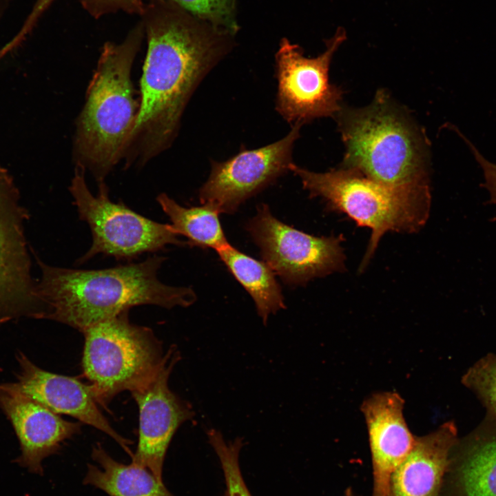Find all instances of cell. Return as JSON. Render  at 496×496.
I'll list each match as a JSON object with an SVG mask.
<instances>
[{"label": "cell", "mask_w": 496, "mask_h": 496, "mask_svg": "<svg viewBox=\"0 0 496 496\" xmlns=\"http://www.w3.org/2000/svg\"><path fill=\"white\" fill-rule=\"evenodd\" d=\"M458 438L453 421L416 437L413 449L391 474L387 496H438Z\"/></svg>", "instance_id": "17"}, {"label": "cell", "mask_w": 496, "mask_h": 496, "mask_svg": "<svg viewBox=\"0 0 496 496\" xmlns=\"http://www.w3.org/2000/svg\"><path fill=\"white\" fill-rule=\"evenodd\" d=\"M27 218L16 189L0 172V324L23 316L41 319L43 313L30 273Z\"/></svg>", "instance_id": "11"}, {"label": "cell", "mask_w": 496, "mask_h": 496, "mask_svg": "<svg viewBox=\"0 0 496 496\" xmlns=\"http://www.w3.org/2000/svg\"><path fill=\"white\" fill-rule=\"evenodd\" d=\"M92 457L99 467L87 465L85 484L94 486L110 496H173L163 481L147 468L132 461L127 465L118 462L100 443L92 447Z\"/></svg>", "instance_id": "18"}, {"label": "cell", "mask_w": 496, "mask_h": 496, "mask_svg": "<svg viewBox=\"0 0 496 496\" xmlns=\"http://www.w3.org/2000/svg\"><path fill=\"white\" fill-rule=\"evenodd\" d=\"M347 39L339 28L326 40V50L315 58H307L302 50L288 39H282L276 54L278 91L276 110L291 124L336 116L341 110L342 90L330 83L329 70L334 53Z\"/></svg>", "instance_id": "8"}, {"label": "cell", "mask_w": 496, "mask_h": 496, "mask_svg": "<svg viewBox=\"0 0 496 496\" xmlns=\"http://www.w3.org/2000/svg\"><path fill=\"white\" fill-rule=\"evenodd\" d=\"M36 258L41 271L37 291L43 306V318L80 331L134 306L172 309L187 307L196 300L191 287L169 286L158 279L166 258L157 254L140 262L103 269L53 267Z\"/></svg>", "instance_id": "2"}, {"label": "cell", "mask_w": 496, "mask_h": 496, "mask_svg": "<svg viewBox=\"0 0 496 496\" xmlns=\"http://www.w3.org/2000/svg\"><path fill=\"white\" fill-rule=\"evenodd\" d=\"M264 261L284 282L303 285L344 266L341 238L317 237L291 227L271 214L266 204L246 225Z\"/></svg>", "instance_id": "9"}, {"label": "cell", "mask_w": 496, "mask_h": 496, "mask_svg": "<svg viewBox=\"0 0 496 496\" xmlns=\"http://www.w3.org/2000/svg\"><path fill=\"white\" fill-rule=\"evenodd\" d=\"M54 1V0H37L21 30L16 37L8 43L11 49L18 45L24 39L25 37L29 34L34 28L41 16Z\"/></svg>", "instance_id": "26"}, {"label": "cell", "mask_w": 496, "mask_h": 496, "mask_svg": "<svg viewBox=\"0 0 496 496\" xmlns=\"http://www.w3.org/2000/svg\"><path fill=\"white\" fill-rule=\"evenodd\" d=\"M338 114L346 147L343 167L393 188L428 189L420 136L384 94L366 107Z\"/></svg>", "instance_id": "4"}, {"label": "cell", "mask_w": 496, "mask_h": 496, "mask_svg": "<svg viewBox=\"0 0 496 496\" xmlns=\"http://www.w3.org/2000/svg\"><path fill=\"white\" fill-rule=\"evenodd\" d=\"M289 171L300 178L311 198H323L329 209L343 212L358 225L371 229L360 270L366 265L384 234L389 231H415L427 218L429 189L393 188L345 167L317 173L293 163Z\"/></svg>", "instance_id": "5"}, {"label": "cell", "mask_w": 496, "mask_h": 496, "mask_svg": "<svg viewBox=\"0 0 496 496\" xmlns=\"http://www.w3.org/2000/svg\"><path fill=\"white\" fill-rule=\"evenodd\" d=\"M141 17L147 49L126 167L144 165L170 146L191 95L231 45L227 31L169 0H147Z\"/></svg>", "instance_id": "1"}, {"label": "cell", "mask_w": 496, "mask_h": 496, "mask_svg": "<svg viewBox=\"0 0 496 496\" xmlns=\"http://www.w3.org/2000/svg\"><path fill=\"white\" fill-rule=\"evenodd\" d=\"M19 370L12 384L21 392L60 415H68L114 439L132 457V442L118 434L100 411L90 384L78 378L46 371L23 353L17 355Z\"/></svg>", "instance_id": "14"}, {"label": "cell", "mask_w": 496, "mask_h": 496, "mask_svg": "<svg viewBox=\"0 0 496 496\" xmlns=\"http://www.w3.org/2000/svg\"><path fill=\"white\" fill-rule=\"evenodd\" d=\"M209 442L214 449L223 471L227 496H252L242 476L238 456L242 440L237 437L234 441L226 442L222 433L210 428L207 431Z\"/></svg>", "instance_id": "21"}, {"label": "cell", "mask_w": 496, "mask_h": 496, "mask_svg": "<svg viewBox=\"0 0 496 496\" xmlns=\"http://www.w3.org/2000/svg\"><path fill=\"white\" fill-rule=\"evenodd\" d=\"M180 359L177 347L170 346L154 376L131 392L139 411L138 441L132 461L147 468L161 481L165 456L174 433L195 415L192 405L168 385Z\"/></svg>", "instance_id": "12"}, {"label": "cell", "mask_w": 496, "mask_h": 496, "mask_svg": "<svg viewBox=\"0 0 496 496\" xmlns=\"http://www.w3.org/2000/svg\"><path fill=\"white\" fill-rule=\"evenodd\" d=\"M1 59V58H0V59Z\"/></svg>", "instance_id": "27"}, {"label": "cell", "mask_w": 496, "mask_h": 496, "mask_svg": "<svg viewBox=\"0 0 496 496\" xmlns=\"http://www.w3.org/2000/svg\"><path fill=\"white\" fill-rule=\"evenodd\" d=\"M464 139L470 147L476 161L483 170L484 183L482 186L485 187L489 192L490 200L488 203L496 204V164L486 160L469 140L466 139L465 137H464Z\"/></svg>", "instance_id": "25"}, {"label": "cell", "mask_w": 496, "mask_h": 496, "mask_svg": "<svg viewBox=\"0 0 496 496\" xmlns=\"http://www.w3.org/2000/svg\"><path fill=\"white\" fill-rule=\"evenodd\" d=\"M192 16L215 28L231 32L236 30L232 0H169Z\"/></svg>", "instance_id": "23"}, {"label": "cell", "mask_w": 496, "mask_h": 496, "mask_svg": "<svg viewBox=\"0 0 496 496\" xmlns=\"http://www.w3.org/2000/svg\"><path fill=\"white\" fill-rule=\"evenodd\" d=\"M442 486L446 496H496V420L485 416L457 439Z\"/></svg>", "instance_id": "16"}, {"label": "cell", "mask_w": 496, "mask_h": 496, "mask_svg": "<svg viewBox=\"0 0 496 496\" xmlns=\"http://www.w3.org/2000/svg\"><path fill=\"white\" fill-rule=\"evenodd\" d=\"M0 408L9 419L21 446L15 462L42 475V461L81 431V422H70L27 396L12 383L0 384Z\"/></svg>", "instance_id": "13"}, {"label": "cell", "mask_w": 496, "mask_h": 496, "mask_svg": "<svg viewBox=\"0 0 496 496\" xmlns=\"http://www.w3.org/2000/svg\"><path fill=\"white\" fill-rule=\"evenodd\" d=\"M147 0H81L83 8L94 18L118 11L142 14Z\"/></svg>", "instance_id": "24"}, {"label": "cell", "mask_w": 496, "mask_h": 496, "mask_svg": "<svg viewBox=\"0 0 496 496\" xmlns=\"http://www.w3.org/2000/svg\"><path fill=\"white\" fill-rule=\"evenodd\" d=\"M85 172L83 168L76 165L69 187L79 218L88 224L92 236L90 249L78 263L98 254L130 260L143 253L158 251L167 245H187L178 238L171 224L147 218L121 200L112 201L104 181L99 183L98 193L94 196L86 184Z\"/></svg>", "instance_id": "7"}, {"label": "cell", "mask_w": 496, "mask_h": 496, "mask_svg": "<svg viewBox=\"0 0 496 496\" xmlns=\"http://www.w3.org/2000/svg\"><path fill=\"white\" fill-rule=\"evenodd\" d=\"M156 200L176 234L187 238L188 245L217 251L229 245L220 222V212L213 206L185 207L166 194H159Z\"/></svg>", "instance_id": "20"}, {"label": "cell", "mask_w": 496, "mask_h": 496, "mask_svg": "<svg viewBox=\"0 0 496 496\" xmlns=\"http://www.w3.org/2000/svg\"><path fill=\"white\" fill-rule=\"evenodd\" d=\"M302 123L293 124L282 139L266 146L247 149L223 161H211L209 176L198 191L201 204L220 213H234L246 200L289 171L292 151Z\"/></svg>", "instance_id": "10"}, {"label": "cell", "mask_w": 496, "mask_h": 496, "mask_svg": "<svg viewBox=\"0 0 496 496\" xmlns=\"http://www.w3.org/2000/svg\"><path fill=\"white\" fill-rule=\"evenodd\" d=\"M145 36L141 21L121 43L103 45L77 119L74 161L98 183L123 158L136 123L139 101L131 71Z\"/></svg>", "instance_id": "3"}, {"label": "cell", "mask_w": 496, "mask_h": 496, "mask_svg": "<svg viewBox=\"0 0 496 496\" xmlns=\"http://www.w3.org/2000/svg\"><path fill=\"white\" fill-rule=\"evenodd\" d=\"M404 404L393 391L373 393L362 404L373 462V496H387L391 474L415 445L416 436L404 417Z\"/></svg>", "instance_id": "15"}, {"label": "cell", "mask_w": 496, "mask_h": 496, "mask_svg": "<svg viewBox=\"0 0 496 496\" xmlns=\"http://www.w3.org/2000/svg\"><path fill=\"white\" fill-rule=\"evenodd\" d=\"M216 251L229 271L252 298L265 324L271 314L286 308L276 273L265 261L258 260L230 244Z\"/></svg>", "instance_id": "19"}, {"label": "cell", "mask_w": 496, "mask_h": 496, "mask_svg": "<svg viewBox=\"0 0 496 496\" xmlns=\"http://www.w3.org/2000/svg\"><path fill=\"white\" fill-rule=\"evenodd\" d=\"M129 311L85 329L83 375L96 400L106 408L119 393L144 386L156 373L165 353L147 327L130 322Z\"/></svg>", "instance_id": "6"}, {"label": "cell", "mask_w": 496, "mask_h": 496, "mask_svg": "<svg viewBox=\"0 0 496 496\" xmlns=\"http://www.w3.org/2000/svg\"><path fill=\"white\" fill-rule=\"evenodd\" d=\"M462 382L484 405L486 416L496 420V354L489 353L477 361Z\"/></svg>", "instance_id": "22"}]
</instances>
